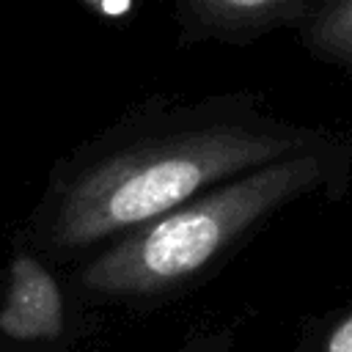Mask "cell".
Segmentation results:
<instances>
[{
    "label": "cell",
    "instance_id": "cell-3",
    "mask_svg": "<svg viewBox=\"0 0 352 352\" xmlns=\"http://www.w3.org/2000/svg\"><path fill=\"white\" fill-rule=\"evenodd\" d=\"M311 0H179L187 28L206 38L250 41L275 28H294Z\"/></svg>",
    "mask_w": 352,
    "mask_h": 352
},
{
    "label": "cell",
    "instance_id": "cell-1",
    "mask_svg": "<svg viewBox=\"0 0 352 352\" xmlns=\"http://www.w3.org/2000/svg\"><path fill=\"white\" fill-rule=\"evenodd\" d=\"M333 138L338 135L267 116L253 99L223 102L80 168L55 206L52 239L82 248L121 231L129 234L226 179Z\"/></svg>",
    "mask_w": 352,
    "mask_h": 352
},
{
    "label": "cell",
    "instance_id": "cell-6",
    "mask_svg": "<svg viewBox=\"0 0 352 352\" xmlns=\"http://www.w3.org/2000/svg\"><path fill=\"white\" fill-rule=\"evenodd\" d=\"M302 352H352V302L322 316L308 333Z\"/></svg>",
    "mask_w": 352,
    "mask_h": 352
},
{
    "label": "cell",
    "instance_id": "cell-2",
    "mask_svg": "<svg viewBox=\"0 0 352 352\" xmlns=\"http://www.w3.org/2000/svg\"><path fill=\"white\" fill-rule=\"evenodd\" d=\"M349 176L352 140L341 135L258 165L124 234L82 272V283L107 297L154 294L184 283L289 204L316 192L341 198Z\"/></svg>",
    "mask_w": 352,
    "mask_h": 352
},
{
    "label": "cell",
    "instance_id": "cell-5",
    "mask_svg": "<svg viewBox=\"0 0 352 352\" xmlns=\"http://www.w3.org/2000/svg\"><path fill=\"white\" fill-rule=\"evenodd\" d=\"M292 30L311 58L352 82V0H311Z\"/></svg>",
    "mask_w": 352,
    "mask_h": 352
},
{
    "label": "cell",
    "instance_id": "cell-4",
    "mask_svg": "<svg viewBox=\"0 0 352 352\" xmlns=\"http://www.w3.org/2000/svg\"><path fill=\"white\" fill-rule=\"evenodd\" d=\"M0 330L11 338H55L63 330V300L52 275L19 253L11 264L8 300L0 311Z\"/></svg>",
    "mask_w": 352,
    "mask_h": 352
}]
</instances>
